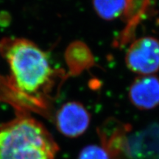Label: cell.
<instances>
[{
	"label": "cell",
	"mask_w": 159,
	"mask_h": 159,
	"mask_svg": "<svg viewBox=\"0 0 159 159\" xmlns=\"http://www.w3.org/2000/svg\"><path fill=\"white\" fill-rule=\"evenodd\" d=\"M0 54L9 67V75L0 76V100L16 113L48 114L47 96L56 71L47 53L29 39L5 37L0 41Z\"/></svg>",
	"instance_id": "obj_1"
},
{
	"label": "cell",
	"mask_w": 159,
	"mask_h": 159,
	"mask_svg": "<svg viewBox=\"0 0 159 159\" xmlns=\"http://www.w3.org/2000/svg\"><path fill=\"white\" fill-rule=\"evenodd\" d=\"M59 146L50 133L29 114L0 125V159H54Z\"/></svg>",
	"instance_id": "obj_2"
},
{
	"label": "cell",
	"mask_w": 159,
	"mask_h": 159,
	"mask_svg": "<svg viewBox=\"0 0 159 159\" xmlns=\"http://www.w3.org/2000/svg\"><path fill=\"white\" fill-rule=\"evenodd\" d=\"M129 70L139 76L153 75L159 70V40L144 36L130 43L125 57Z\"/></svg>",
	"instance_id": "obj_3"
},
{
	"label": "cell",
	"mask_w": 159,
	"mask_h": 159,
	"mask_svg": "<svg viewBox=\"0 0 159 159\" xmlns=\"http://www.w3.org/2000/svg\"><path fill=\"white\" fill-rule=\"evenodd\" d=\"M130 130V125L125 124L114 118L107 119L97 129L101 147L111 159L128 158Z\"/></svg>",
	"instance_id": "obj_4"
},
{
	"label": "cell",
	"mask_w": 159,
	"mask_h": 159,
	"mask_svg": "<svg viewBox=\"0 0 159 159\" xmlns=\"http://www.w3.org/2000/svg\"><path fill=\"white\" fill-rule=\"evenodd\" d=\"M57 130L63 136L76 138L88 129L91 115L82 103L70 101L63 104L55 114Z\"/></svg>",
	"instance_id": "obj_5"
},
{
	"label": "cell",
	"mask_w": 159,
	"mask_h": 159,
	"mask_svg": "<svg viewBox=\"0 0 159 159\" xmlns=\"http://www.w3.org/2000/svg\"><path fill=\"white\" fill-rule=\"evenodd\" d=\"M128 158L159 159V125L129 136Z\"/></svg>",
	"instance_id": "obj_6"
},
{
	"label": "cell",
	"mask_w": 159,
	"mask_h": 159,
	"mask_svg": "<svg viewBox=\"0 0 159 159\" xmlns=\"http://www.w3.org/2000/svg\"><path fill=\"white\" fill-rule=\"evenodd\" d=\"M130 102L140 110H151L159 105V78L155 75L139 76L131 83Z\"/></svg>",
	"instance_id": "obj_7"
},
{
	"label": "cell",
	"mask_w": 159,
	"mask_h": 159,
	"mask_svg": "<svg viewBox=\"0 0 159 159\" xmlns=\"http://www.w3.org/2000/svg\"><path fill=\"white\" fill-rule=\"evenodd\" d=\"M93 6L99 17L111 21L126 13L129 0H93Z\"/></svg>",
	"instance_id": "obj_8"
},
{
	"label": "cell",
	"mask_w": 159,
	"mask_h": 159,
	"mask_svg": "<svg viewBox=\"0 0 159 159\" xmlns=\"http://www.w3.org/2000/svg\"><path fill=\"white\" fill-rule=\"evenodd\" d=\"M77 159H111L107 152L102 147L89 145L80 152Z\"/></svg>",
	"instance_id": "obj_9"
},
{
	"label": "cell",
	"mask_w": 159,
	"mask_h": 159,
	"mask_svg": "<svg viewBox=\"0 0 159 159\" xmlns=\"http://www.w3.org/2000/svg\"><path fill=\"white\" fill-rule=\"evenodd\" d=\"M135 5H136V0H129V6L128 11H127L125 15H128L130 11L132 12L135 9Z\"/></svg>",
	"instance_id": "obj_10"
}]
</instances>
